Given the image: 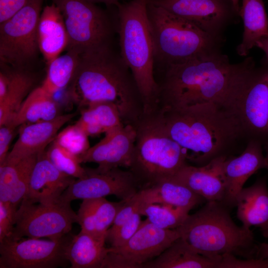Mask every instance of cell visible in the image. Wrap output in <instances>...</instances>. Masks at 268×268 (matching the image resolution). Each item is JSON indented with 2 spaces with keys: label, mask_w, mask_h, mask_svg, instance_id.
<instances>
[{
  "label": "cell",
  "mask_w": 268,
  "mask_h": 268,
  "mask_svg": "<svg viewBox=\"0 0 268 268\" xmlns=\"http://www.w3.org/2000/svg\"><path fill=\"white\" fill-rule=\"evenodd\" d=\"M256 68L252 57L231 64L221 52L158 68V109L213 103L236 112Z\"/></svg>",
  "instance_id": "cell-1"
},
{
  "label": "cell",
  "mask_w": 268,
  "mask_h": 268,
  "mask_svg": "<svg viewBox=\"0 0 268 268\" xmlns=\"http://www.w3.org/2000/svg\"><path fill=\"white\" fill-rule=\"evenodd\" d=\"M58 113L53 95L41 86L30 92L9 123L16 128L51 120L59 115Z\"/></svg>",
  "instance_id": "cell-28"
},
{
  "label": "cell",
  "mask_w": 268,
  "mask_h": 268,
  "mask_svg": "<svg viewBox=\"0 0 268 268\" xmlns=\"http://www.w3.org/2000/svg\"><path fill=\"white\" fill-rule=\"evenodd\" d=\"M60 9L68 38L67 48L80 53L111 44L115 29L104 9L88 0H52Z\"/></svg>",
  "instance_id": "cell-8"
},
{
  "label": "cell",
  "mask_w": 268,
  "mask_h": 268,
  "mask_svg": "<svg viewBox=\"0 0 268 268\" xmlns=\"http://www.w3.org/2000/svg\"><path fill=\"white\" fill-rule=\"evenodd\" d=\"M218 268H268V259H241L232 254H225L221 256Z\"/></svg>",
  "instance_id": "cell-40"
},
{
  "label": "cell",
  "mask_w": 268,
  "mask_h": 268,
  "mask_svg": "<svg viewBox=\"0 0 268 268\" xmlns=\"http://www.w3.org/2000/svg\"><path fill=\"white\" fill-rule=\"evenodd\" d=\"M67 235L56 240L16 238L0 242V268H55L66 266Z\"/></svg>",
  "instance_id": "cell-12"
},
{
  "label": "cell",
  "mask_w": 268,
  "mask_h": 268,
  "mask_svg": "<svg viewBox=\"0 0 268 268\" xmlns=\"http://www.w3.org/2000/svg\"><path fill=\"white\" fill-rule=\"evenodd\" d=\"M75 124L88 136H96L124 125L117 106L106 101L92 103L82 108Z\"/></svg>",
  "instance_id": "cell-29"
},
{
  "label": "cell",
  "mask_w": 268,
  "mask_h": 268,
  "mask_svg": "<svg viewBox=\"0 0 268 268\" xmlns=\"http://www.w3.org/2000/svg\"><path fill=\"white\" fill-rule=\"evenodd\" d=\"M148 0L119 2L117 30L120 54L135 81L144 105V114L159 106V87L154 75V47L148 21Z\"/></svg>",
  "instance_id": "cell-4"
},
{
  "label": "cell",
  "mask_w": 268,
  "mask_h": 268,
  "mask_svg": "<svg viewBox=\"0 0 268 268\" xmlns=\"http://www.w3.org/2000/svg\"><path fill=\"white\" fill-rule=\"evenodd\" d=\"M85 169V176L75 179L60 200L71 202L75 200H93L114 195L122 200H127L140 190L137 181L130 170L120 167Z\"/></svg>",
  "instance_id": "cell-13"
},
{
  "label": "cell",
  "mask_w": 268,
  "mask_h": 268,
  "mask_svg": "<svg viewBox=\"0 0 268 268\" xmlns=\"http://www.w3.org/2000/svg\"><path fill=\"white\" fill-rule=\"evenodd\" d=\"M147 12L153 43L154 67L160 68L220 52L222 38L149 2Z\"/></svg>",
  "instance_id": "cell-6"
},
{
  "label": "cell",
  "mask_w": 268,
  "mask_h": 268,
  "mask_svg": "<svg viewBox=\"0 0 268 268\" xmlns=\"http://www.w3.org/2000/svg\"><path fill=\"white\" fill-rule=\"evenodd\" d=\"M77 223L80 226L81 231L98 239L96 232L95 215L93 200H82L77 211Z\"/></svg>",
  "instance_id": "cell-39"
},
{
  "label": "cell",
  "mask_w": 268,
  "mask_h": 268,
  "mask_svg": "<svg viewBox=\"0 0 268 268\" xmlns=\"http://www.w3.org/2000/svg\"><path fill=\"white\" fill-rule=\"evenodd\" d=\"M220 257L212 258L201 255L180 237L141 268H218Z\"/></svg>",
  "instance_id": "cell-24"
},
{
  "label": "cell",
  "mask_w": 268,
  "mask_h": 268,
  "mask_svg": "<svg viewBox=\"0 0 268 268\" xmlns=\"http://www.w3.org/2000/svg\"><path fill=\"white\" fill-rule=\"evenodd\" d=\"M69 95L82 108L115 104L123 123L136 128L144 115L143 101L131 71L111 44L83 51L70 82Z\"/></svg>",
  "instance_id": "cell-3"
},
{
  "label": "cell",
  "mask_w": 268,
  "mask_h": 268,
  "mask_svg": "<svg viewBox=\"0 0 268 268\" xmlns=\"http://www.w3.org/2000/svg\"><path fill=\"white\" fill-rule=\"evenodd\" d=\"M94 3H103L108 6L114 5L115 6L120 2L121 0H88Z\"/></svg>",
  "instance_id": "cell-46"
},
{
  "label": "cell",
  "mask_w": 268,
  "mask_h": 268,
  "mask_svg": "<svg viewBox=\"0 0 268 268\" xmlns=\"http://www.w3.org/2000/svg\"><path fill=\"white\" fill-rule=\"evenodd\" d=\"M229 210L220 202L206 201L176 229L180 237L203 256L215 258L230 254L244 259L255 258L258 243L253 231L237 225Z\"/></svg>",
  "instance_id": "cell-5"
},
{
  "label": "cell",
  "mask_w": 268,
  "mask_h": 268,
  "mask_svg": "<svg viewBox=\"0 0 268 268\" xmlns=\"http://www.w3.org/2000/svg\"><path fill=\"white\" fill-rule=\"evenodd\" d=\"M74 223H78L77 216L70 202L61 200L47 203L21 202L10 236L60 239L69 233Z\"/></svg>",
  "instance_id": "cell-10"
},
{
  "label": "cell",
  "mask_w": 268,
  "mask_h": 268,
  "mask_svg": "<svg viewBox=\"0 0 268 268\" xmlns=\"http://www.w3.org/2000/svg\"><path fill=\"white\" fill-rule=\"evenodd\" d=\"M256 47L264 52L266 55V61L268 63V34L262 37L257 42Z\"/></svg>",
  "instance_id": "cell-45"
},
{
  "label": "cell",
  "mask_w": 268,
  "mask_h": 268,
  "mask_svg": "<svg viewBox=\"0 0 268 268\" xmlns=\"http://www.w3.org/2000/svg\"><path fill=\"white\" fill-rule=\"evenodd\" d=\"M75 116V113L59 115L50 121L21 125L18 138L3 164H16L44 151L54 141L59 130Z\"/></svg>",
  "instance_id": "cell-19"
},
{
  "label": "cell",
  "mask_w": 268,
  "mask_h": 268,
  "mask_svg": "<svg viewBox=\"0 0 268 268\" xmlns=\"http://www.w3.org/2000/svg\"><path fill=\"white\" fill-rule=\"evenodd\" d=\"M263 148L266 152V157L268 160V140L264 143Z\"/></svg>",
  "instance_id": "cell-48"
},
{
  "label": "cell",
  "mask_w": 268,
  "mask_h": 268,
  "mask_svg": "<svg viewBox=\"0 0 268 268\" xmlns=\"http://www.w3.org/2000/svg\"><path fill=\"white\" fill-rule=\"evenodd\" d=\"M37 37L39 51L47 65L67 47L68 38L63 16L53 2L46 6L41 12Z\"/></svg>",
  "instance_id": "cell-22"
},
{
  "label": "cell",
  "mask_w": 268,
  "mask_h": 268,
  "mask_svg": "<svg viewBox=\"0 0 268 268\" xmlns=\"http://www.w3.org/2000/svg\"><path fill=\"white\" fill-rule=\"evenodd\" d=\"M15 128L10 123L0 126V165L4 163L8 156Z\"/></svg>",
  "instance_id": "cell-42"
},
{
  "label": "cell",
  "mask_w": 268,
  "mask_h": 268,
  "mask_svg": "<svg viewBox=\"0 0 268 268\" xmlns=\"http://www.w3.org/2000/svg\"><path fill=\"white\" fill-rule=\"evenodd\" d=\"M105 136L79 157L81 163H95L98 168H129L136 138V128L124 125L105 133Z\"/></svg>",
  "instance_id": "cell-17"
},
{
  "label": "cell",
  "mask_w": 268,
  "mask_h": 268,
  "mask_svg": "<svg viewBox=\"0 0 268 268\" xmlns=\"http://www.w3.org/2000/svg\"><path fill=\"white\" fill-rule=\"evenodd\" d=\"M46 154L52 163L61 172L74 178H80L86 174L78 156L56 143L54 141Z\"/></svg>",
  "instance_id": "cell-32"
},
{
  "label": "cell",
  "mask_w": 268,
  "mask_h": 268,
  "mask_svg": "<svg viewBox=\"0 0 268 268\" xmlns=\"http://www.w3.org/2000/svg\"><path fill=\"white\" fill-rule=\"evenodd\" d=\"M38 154L33 155L20 161V170L9 202L18 208L28 191L31 175Z\"/></svg>",
  "instance_id": "cell-35"
},
{
  "label": "cell",
  "mask_w": 268,
  "mask_h": 268,
  "mask_svg": "<svg viewBox=\"0 0 268 268\" xmlns=\"http://www.w3.org/2000/svg\"><path fill=\"white\" fill-rule=\"evenodd\" d=\"M105 242L80 230L67 244L65 255L70 268H102L109 248Z\"/></svg>",
  "instance_id": "cell-25"
},
{
  "label": "cell",
  "mask_w": 268,
  "mask_h": 268,
  "mask_svg": "<svg viewBox=\"0 0 268 268\" xmlns=\"http://www.w3.org/2000/svg\"><path fill=\"white\" fill-rule=\"evenodd\" d=\"M180 237L177 229H162L146 219L125 245L118 248L109 247L102 268H141Z\"/></svg>",
  "instance_id": "cell-11"
},
{
  "label": "cell",
  "mask_w": 268,
  "mask_h": 268,
  "mask_svg": "<svg viewBox=\"0 0 268 268\" xmlns=\"http://www.w3.org/2000/svg\"><path fill=\"white\" fill-rule=\"evenodd\" d=\"M263 144L250 139L240 155L230 156L223 161L225 195L221 203L229 208L235 207L236 197L247 180L259 170L266 168L268 160L263 153Z\"/></svg>",
  "instance_id": "cell-16"
},
{
  "label": "cell",
  "mask_w": 268,
  "mask_h": 268,
  "mask_svg": "<svg viewBox=\"0 0 268 268\" xmlns=\"http://www.w3.org/2000/svg\"><path fill=\"white\" fill-rule=\"evenodd\" d=\"M135 128L129 169L140 189L171 179L187 164V151L168 134L157 111L144 114Z\"/></svg>",
  "instance_id": "cell-7"
},
{
  "label": "cell",
  "mask_w": 268,
  "mask_h": 268,
  "mask_svg": "<svg viewBox=\"0 0 268 268\" xmlns=\"http://www.w3.org/2000/svg\"><path fill=\"white\" fill-rule=\"evenodd\" d=\"M97 237L106 242V234L126 200L108 201L105 198L93 199Z\"/></svg>",
  "instance_id": "cell-33"
},
{
  "label": "cell",
  "mask_w": 268,
  "mask_h": 268,
  "mask_svg": "<svg viewBox=\"0 0 268 268\" xmlns=\"http://www.w3.org/2000/svg\"><path fill=\"white\" fill-rule=\"evenodd\" d=\"M67 50L66 54L48 64L47 74L41 86L53 95L70 83L78 64L80 52L75 49Z\"/></svg>",
  "instance_id": "cell-30"
},
{
  "label": "cell",
  "mask_w": 268,
  "mask_h": 268,
  "mask_svg": "<svg viewBox=\"0 0 268 268\" xmlns=\"http://www.w3.org/2000/svg\"><path fill=\"white\" fill-rule=\"evenodd\" d=\"M17 208L9 201H0V242L11 234Z\"/></svg>",
  "instance_id": "cell-41"
},
{
  "label": "cell",
  "mask_w": 268,
  "mask_h": 268,
  "mask_svg": "<svg viewBox=\"0 0 268 268\" xmlns=\"http://www.w3.org/2000/svg\"><path fill=\"white\" fill-rule=\"evenodd\" d=\"M43 0H30L11 18L0 24V64L23 69L39 49L37 28Z\"/></svg>",
  "instance_id": "cell-9"
},
{
  "label": "cell",
  "mask_w": 268,
  "mask_h": 268,
  "mask_svg": "<svg viewBox=\"0 0 268 268\" xmlns=\"http://www.w3.org/2000/svg\"><path fill=\"white\" fill-rule=\"evenodd\" d=\"M141 215L134 214L115 231L106 235V241L110 243L111 247H121L134 236L141 225Z\"/></svg>",
  "instance_id": "cell-36"
},
{
  "label": "cell",
  "mask_w": 268,
  "mask_h": 268,
  "mask_svg": "<svg viewBox=\"0 0 268 268\" xmlns=\"http://www.w3.org/2000/svg\"><path fill=\"white\" fill-rule=\"evenodd\" d=\"M191 210L160 203L145 204L140 214L154 225L164 229H176L182 224Z\"/></svg>",
  "instance_id": "cell-31"
},
{
  "label": "cell",
  "mask_w": 268,
  "mask_h": 268,
  "mask_svg": "<svg viewBox=\"0 0 268 268\" xmlns=\"http://www.w3.org/2000/svg\"><path fill=\"white\" fill-rule=\"evenodd\" d=\"M266 169H267L268 170V162H267V164Z\"/></svg>",
  "instance_id": "cell-49"
},
{
  "label": "cell",
  "mask_w": 268,
  "mask_h": 268,
  "mask_svg": "<svg viewBox=\"0 0 268 268\" xmlns=\"http://www.w3.org/2000/svg\"><path fill=\"white\" fill-rule=\"evenodd\" d=\"M226 158H217L201 166L186 164L170 179L186 186L206 201L221 202L225 195L222 164Z\"/></svg>",
  "instance_id": "cell-20"
},
{
  "label": "cell",
  "mask_w": 268,
  "mask_h": 268,
  "mask_svg": "<svg viewBox=\"0 0 268 268\" xmlns=\"http://www.w3.org/2000/svg\"><path fill=\"white\" fill-rule=\"evenodd\" d=\"M75 180L60 171L45 150L38 155L32 171L27 193L21 202L47 203L58 201Z\"/></svg>",
  "instance_id": "cell-18"
},
{
  "label": "cell",
  "mask_w": 268,
  "mask_h": 268,
  "mask_svg": "<svg viewBox=\"0 0 268 268\" xmlns=\"http://www.w3.org/2000/svg\"><path fill=\"white\" fill-rule=\"evenodd\" d=\"M237 217L247 228L259 227L268 238V188L267 178H258L251 186L243 188L236 199Z\"/></svg>",
  "instance_id": "cell-21"
},
{
  "label": "cell",
  "mask_w": 268,
  "mask_h": 268,
  "mask_svg": "<svg viewBox=\"0 0 268 268\" xmlns=\"http://www.w3.org/2000/svg\"><path fill=\"white\" fill-rule=\"evenodd\" d=\"M230 0L232 3L233 6L235 11L238 14L239 9H240V6L239 4V0Z\"/></svg>",
  "instance_id": "cell-47"
},
{
  "label": "cell",
  "mask_w": 268,
  "mask_h": 268,
  "mask_svg": "<svg viewBox=\"0 0 268 268\" xmlns=\"http://www.w3.org/2000/svg\"><path fill=\"white\" fill-rule=\"evenodd\" d=\"M238 14L243 21L244 31L236 51L239 55L247 56L257 42L268 34V17L263 0H242Z\"/></svg>",
  "instance_id": "cell-27"
},
{
  "label": "cell",
  "mask_w": 268,
  "mask_h": 268,
  "mask_svg": "<svg viewBox=\"0 0 268 268\" xmlns=\"http://www.w3.org/2000/svg\"><path fill=\"white\" fill-rule=\"evenodd\" d=\"M19 170V162L0 165V201H10Z\"/></svg>",
  "instance_id": "cell-38"
},
{
  "label": "cell",
  "mask_w": 268,
  "mask_h": 268,
  "mask_svg": "<svg viewBox=\"0 0 268 268\" xmlns=\"http://www.w3.org/2000/svg\"><path fill=\"white\" fill-rule=\"evenodd\" d=\"M148 2L220 38L226 26L235 16H239L230 0H148Z\"/></svg>",
  "instance_id": "cell-14"
},
{
  "label": "cell",
  "mask_w": 268,
  "mask_h": 268,
  "mask_svg": "<svg viewBox=\"0 0 268 268\" xmlns=\"http://www.w3.org/2000/svg\"><path fill=\"white\" fill-rule=\"evenodd\" d=\"M140 190L146 204H164L191 210L206 201L186 186L170 179Z\"/></svg>",
  "instance_id": "cell-26"
},
{
  "label": "cell",
  "mask_w": 268,
  "mask_h": 268,
  "mask_svg": "<svg viewBox=\"0 0 268 268\" xmlns=\"http://www.w3.org/2000/svg\"><path fill=\"white\" fill-rule=\"evenodd\" d=\"M34 78L23 69L0 72V126L10 122L34 84Z\"/></svg>",
  "instance_id": "cell-23"
},
{
  "label": "cell",
  "mask_w": 268,
  "mask_h": 268,
  "mask_svg": "<svg viewBox=\"0 0 268 268\" xmlns=\"http://www.w3.org/2000/svg\"><path fill=\"white\" fill-rule=\"evenodd\" d=\"M236 113L248 139L268 140V63L257 68Z\"/></svg>",
  "instance_id": "cell-15"
},
{
  "label": "cell",
  "mask_w": 268,
  "mask_h": 268,
  "mask_svg": "<svg viewBox=\"0 0 268 268\" xmlns=\"http://www.w3.org/2000/svg\"><path fill=\"white\" fill-rule=\"evenodd\" d=\"M255 258L268 259V243H258Z\"/></svg>",
  "instance_id": "cell-44"
},
{
  "label": "cell",
  "mask_w": 268,
  "mask_h": 268,
  "mask_svg": "<svg viewBox=\"0 0 268 268\" xmlns=\"http://www.w3.org/2000/svg\"><path fill=\"white\" fill-rule=\"evenodd\" d=\"M30 0H0V24L24 7Z\"/></svg>",
  "instance_id": "cell-43"
},
{
  "label": "cell",
  "mask_w": 268,
  "mask_h": 268,
  "mask_svg": "<svg viewBox=\"0 0 268 268\" xmlns=\"http://www.w3.org/2000/svg\"><path fill=\"white\" fill-rule=\"evenodd\" d=\"M145 204L142 192L139 190L132 198L126 201L118 212L113 224L107 231L106 235L115 231L134 214H140Z\"/></svg>",
  "instance_id": "cell-37"
},
{
  "label": "cell",
  "mask_w": 268,
  "mask_h": 268,
  "mask_svg": "<svg viewBox=\"0 0 268 268\" xmlns=\"http://www.w3.org/2000/svg\"><path fill=\"white\" fill-rule=\"evenodd\" d=\"M157 113L168 134L187 151V160L198 166L233 155L238 142L248 138L236 111L217 104L160 109Z\"/></svg>",
  "instance_id": "cell-2"
},
{
  "label": "cell",
  "mask_w": 268,
  "mask_h": 268,
  "mask_svg": "<svg viewBox=\"0 0 268 268\" xmlns=\"http://www.w3.org/2000/svg\"><path fill=\"white\" fill-rule=\"evenodd\" d=\"M88 137L75 123L58 133L53 141L79 157L90 147Z\"/></svg>",
  "instance_id": "cell-34"
}]
</instances>
